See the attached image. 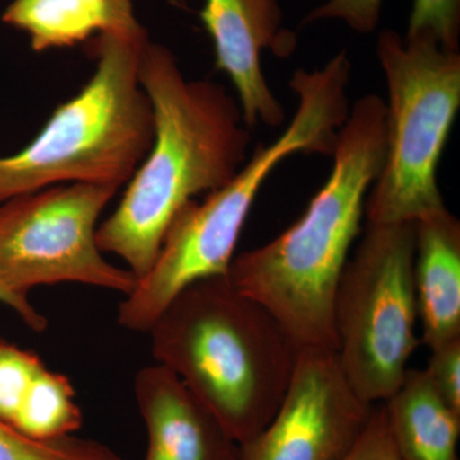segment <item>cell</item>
Listing matches in <instances>:
<instances>
[{"label":"cell","mask_w":460,"mask_h":460,"mask_svg":"<svg viewBox=\"0 0 460 460\" xmlns=\"http://www.w3.org/2000/svg\"><path fill=\"white\" fill-rule=\"evenodd\" d=\"M138 77L153 108V144L96 239L140 280L181 208L220 189L246 163L251 135L226 89L187 80L164 45H144Z\"/></svg>","instance_id":"cell-1"},{"label":"cell","mask_w":460,"mask_h":460,"mask_svg":"<svg viewBox=\"0 0 460 460\" xmlns=\"http://www.w3.org/2000/svg\"><path fill=\"white\" fill-rule=\"evenodd\" d=\"M387 146L386 104L354 102L339 131L334 165L298 222L270 243L234 257L226 272L235 289L274 316L299 350H337L334 305L366 199Z\"/></svg>","instance_id":"cell-2"},{"label":"cell","mask_w":460,"mask_h":460,"mask_svg":"<svg viewBox=\"0 0 460 460\" xmlns=\"http://www.w3.org/2000/svg\"><path fill=\"white\" fill-rule=\"evenodd\" d=\"M147 332L157 365L180 378L239 445L277 413L299 354L274 316L226 275L184 288Z\"/></svg>","instance_id":"cell-3"},{"label":"cell","mask_w":460,"mask_h":460,"mask_svg":"<svg viewBox=\"0 0 460 460\" xmlns=\"http://www.w3.org/2000/svg\"><path fill=\"white\" fill-rule=\"evenodd\" d=\"M148 40L146 30L98 35L89 83L26 147L0 157V204L58 184L128 183L154 138L153 108L138 77Z\"/></svg>","instance_id":"cell-4"},{"label":"cell","mask_w":460,"mask_h":460,"mask_svg":"<svg viewBox=\"0 0 460 460\" xmlns=\"http://www.w3.org/2000/svg\"><path fill=\"white\" fill-rule=\"evenodd\" d=\"M387 86L385 162L366 199L370 224L417 223L443 210L438 165L460 107V54L429 36L380 32Z\"/></svg>","instance_id":"cell-5"},{"label":"cell","mask_w":460,"mask_h":460,"mask_svg":"<svg viewBox=\"0 0 460 460\" xmlns=\"http://www.w3.org/2000/svg\"><path fill=\"white\" fill-rule=\"evenodd\" d=\"M416 223H366L345 263L334 305L337 356L363 402H385L419 347L414 287Z\"/></svg>","instance_id":"cell-6"},{"label":"cell","mask_w":460,"mask_h":460,"mask_svg":"<svg viewBox=\"0 0 460 460\" xmlns=\"http://www.w3.org/2000/svg\"><path fill=\"white\" fill-rule=\"evenodd\" d=\"M118 187L66 183L0 204V284L20 298L30 290L78 283L120 293L137 284L128 269L109 262L100 250L99 217Z\"/></svg>","instance_id":"cell-7"},{"label":"cell","mask_w":460,"mask_h":460,"mask_svg":"<svg viewBox=\"0 0 460 460\" xmlns=\"http://www.w3.org/2000/svg\"><path fill=\"white\" fill-rule=\"evenodd\" d=\"M305 148L304 132L287 127L268 146L259 145L252 157L204 201L193 199L181 208L166 230L150 270L120 302L118 323L129 332H147L184 288L226 275L263 183L284 159Z\"/></svg>","instance_id":"cell-8"},{"label":"cell","mask_w":460,"mask_h":460,"mask_svg":"<svg viewBox=\"0 0 460 460\" xmlns=\"http://www.w3.org/2000/svg\"><path fill=\"white\" fill-rule=\"evenodd\" d=\"M374 405L353 392L334 349L299 350L280 407L241 447V460H341L358 440Z\"/></svg>","instance_id":"cell-9"},{"label":"cell","mask_w":460,"mask_h":460,"mask_svg":"<svg viewBox=\"0 0 460 460\" xmlns=\"http://www.w3.org/2000/svg\"><path fill=\"white\" fill-rule=\"evenodd\" d=\"M199 18L213 39L215 65L238 93L248 128L261 123L279 127L286 111L263 75L261 54L271 49L288 57L296 48V35L283 26L278 0H205Z\"/></svg>","instance_id":"cell-10"},{"label":"cell","mask_w":460,"mask_h":460,"mask_svg":"<svg viewBox=\"0 0 460 460\" xmlns=\"http://www.w3.org/2000/svg\"><path fill=\"white\" fill-rule=\"evenodd\" d=\"M133 390L147 432L144 460H241L237 441L168 368H142Z\"/></svg>","instance_id":"cell-11"},{"label":"cell","mask_w":460,"mask_h":460,"mask_svg":"<svg viewBox=\"0 0 460 460\" xmlns=\"http://www.w3.org/2000/svg\"><path fill=\"white\" fill-rule=\"evenodd\" d=\"M414 287L429 350L460 339V223L447 208L416 223Z\"/></svg>","instance_id":"cell-12"},{"label":"cell","mask_w":460,"mask_h":460,"mask_svg":"<svg viewBox=\"0 0 460 460\" xmlns=\"http://www.w3.org/2000/svg\"><path fill=\"white\" fill-rule=\"evenodd\" d=\"M2 21L25 32L36 53L75 47L95 33L145 30L132 0H12Z\"/></svg>","instance_id":"cell-13"},{"label":"cell","mask_w":460,"mask_h":460,"mask_svg":"<svg viewBox=\"0 0 460 460\" xmlns=\"http://www.w3.org/2000/svg\"><path fill=\"white\" fill-rule=\"evenodd\" d=\"M383 404L402 460H459L460 411L438 395L425 370L408 368Z\"/></svg>","instance_id":"cell-14"},{"label":"cell","mask_w":460,"mask_h":460,"mask_svg":"<svg viewBox=\"0 0 460 460\" xmlns=\"http://www.w3.org/2000/svg\"><path fill=\"white\" fill-rule=\"evenodd\" d=\"M83 411L74 386L65 375L45 368L13 426L39 440L75 435L83 426Z\"/></svg>","instance_id":"cell-15"},{"label":"cell","mask_w":460,"mask_h":460,"mask_svg":"<svg viewBox=\"0 0 460 460\" xmlns=\"http://www.w3.org/2000/svg\"><path fill=\"white\" fill-rule=\"evenodd\" d=\"M0 460H122L108 445L66 436L39 440L0 420Z\"/></svg>","instance_id":"cell-16"},{"label":"cell","mask_w":460,"mask_h":460,"mask_svg":"<svg viewBox=\"0 0 460 460\" xmlns=\"http://www.w3.org/2000/svg\"><path fill=\"white\" fill-rule=\"evenodd\" d=\"M45 368L35 353L0 339V420L13 426Z\"/></svg>","instance_id":"cell-17"},{"label":"cell","mask_w":460,"mask_h":460,"mask_svg":"<svg viewBox=\"0 0 460 460\" xmlns=\"http://www.w3.org/2000/svg\"><path fill=\"white\" fill-rule=\"evenodd\" d=\"M425 35L444 49L459 51L460 0H414L407 38Z\"/></svg>","instance_id":"cell-18"},{"label":"cell","mask_w":460,"mask_h":460,"mask_svg":"<svg viewBox=\"0 0 460 460\" xmlns=\"http://www.w3.org/2000/svg\"><path fill=\"white\" fill-rule=\"evenodd\" d=\"M383 0H326L305 17L304 25L341 21L359 33H370L380 22Z\"/></svg>","instance_id":"cell-19"},{"label":"cell","mask_w":460,"mask_h":460,"mask_svg":"<svg viewBox=\"0 0 460 460\" xmlns=\"http://www.w3.org/2000/svg\"><path fill=\"white\" fill-rule=\"evenodd\" d=\"M423 370L438 395L460 411V339L431 350L428 367Z\"/></svg>","instance_id":"cell-20"},{"label":"cell","mask_w":460,"mask_h":460,"mask_svg":"<svg viewBox=\"0 0 460 460\" xmlns=\"http://www.w3.org/2000/svg\"><path fill=\"white\" fill-rule=\"evenodd\" d=\"M341 460H402L390 435L384 404L374 407L358 440Z\"/></svg>","instance_id":"cell-21"},{"label":"cell","mask_w":460,"mask_h":460,"mask_svg":"<svg viewBox=\"0 0 460 460\" xmlns=\"http://www.w3.org/2000/svg\"><path fill=\"white\" fill-rule=\"evenodd\" d=\"M0 304L7 305L14 314L23 321L27 328L32 332H41L48 328L47 317L36 310L30 299L20 298L9 292L7 288L0 284Z\"/></svg>","instance_id":"cell-22"}]
</instances>
